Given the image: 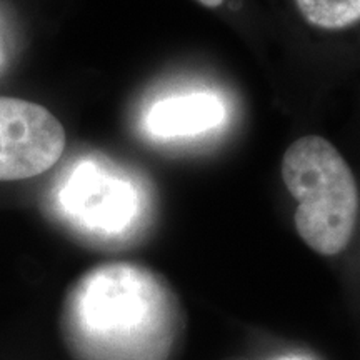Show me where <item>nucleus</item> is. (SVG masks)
Here are the masks:
<instances>
[{
    "instance_id": "obj_1",
    "label": "nucleus",
    "mask_w": 360,
    "mask_h": 360,
    "mask_svg": "<svg viewBox=\"0 0 360 360\" xmlns=\"http://www.w3.org/2000/svg\"><path fill=\"white\" fill-rule=\"evenodd\" d=\"M62 322L80 360H165L177 327V304L154 270L103 264L72 285Z\"/></svg>"
},
{
    "instance_id": "obj_2",
    "label": "nucleus",
    "mask_w": 360,
    "mask_h": 360,
    "mask_svg": "<svg viewBox=\"0 0 360 360\" xmlns=\"http://www.w3.org/2000/svg\"><path fill=\"white\" fill-rule=\"evenodd\" d=\"M282 179L297 202L295 229L310 249L332 257L352 240L359 187L352 169L327 139L305 135L287 148Z\"/></svg>"
},
{
    "instance_id": "obj_3",
    "label": "nucleus",
    "mask_w": 360,
    "mask_h": 360,
    "mask_svg": "<svg viewBox=\"0 0 360 360\" xmlns=\"http://www.w3.org/2000/svg\"><path fill=\"white\" fill-rule=\"evenodd\" d=\"M60 120L39 103L0 97V180L32 179L47 172L65 150Z\"/></svg>"
},
{
    "instance_id": "obj_4",
    "label": "nucleus",
    "mask_w": 360,
    "mask_h": 360,
    "mask_svg": "<svg viewBox=\"0 0 360 360\" xmlns=\"http://www.w3.org/2000/svg\"><path fill=\"white\" fill-rule=\"evenodd\" d=\"M65 182L60 204L80 227L103 236H119L137 220L141 200L135 187L101 165L82 162Z\"/></svg>"
},
{
    "instance_id": "obj_5",
    "label": "nucleus",
    "mask_w": 360,
    "mask_h": 360,
    "mask_svg": "<svg viewBox=\"0 0 360 360\" xmlns=\"http://www.w3.org/2000/svg\"><path fill=\"white\" fill-rule=\"evenodd\" d=\"M222 102L210 94H188L160 101L148 112V130L157 137H188L222 122Z\"/></svg>"
},
{
    "instance_id": "obj_6",
    "label": "nucleus",
    "mask_w": 360,
    "mask_h": 360,
    "mask_svg": "<svg viewBox=\"0 0 360 360\" xmlns=\"http://www.w3.org/2000/svg\"><path fill=\"white\" fill-rule=\"evenodd\" d=\"M310 25L326 30L347 29L360 22V0H295Z\"/></svg>"
},
{
    "instance_id": "obj_7",
    "label": "nucleus",
    "mask_w": 360,
    "mask_h": 360,
    "mask_svg": "<svg viewBox=\"0 0 360 360\" xmlns=\"http://www.w3.org/2000/svg\"><path fill=\"white\" fill-rule=\"evenodd\" d=\"M202 6L209 7V8H217L224 4V0H199Z\"/></svg>"
},
{
    "instance_id": "obj_8",
    "label": "nucleus",
    "mask_w": 360,
    "mask_h": 360,
    "mask_svg": "<svg viewBox=\"0 0 360 360\" xmlns=\"http://www.w3.org/2000/svg\"><path fill=\"white\" fill-rule=\"evenodd\" d=\"M281 360H302V359H297V357H287V359H281Z\"/></svg>"
}]
</instances>
